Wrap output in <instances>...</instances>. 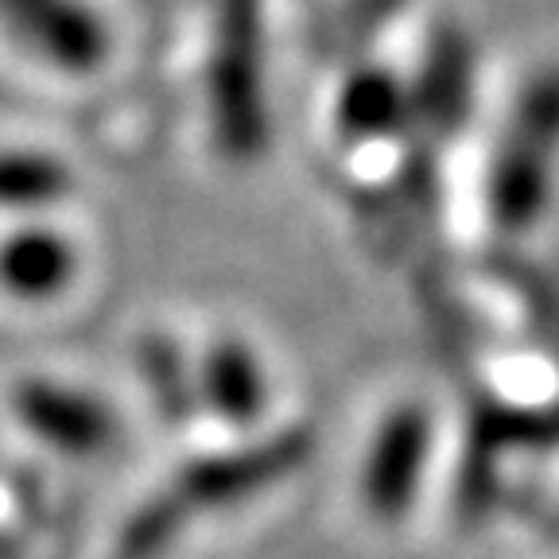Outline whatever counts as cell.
I'll return each instance as SVG.
<instances>
[{
  "mask_svg": "<svg viewBox=\"0 0 559 559\" xmlns=\"http://www.w3.org/2000/svg\"><path fill=\"white\" fill-rule=\"evenodd\" d=\"M79 272V253L70 237L47 226L16 229L0 241V288L24 304H44L70 288Z\"/></svg>",
  "mask_w": 559,
  "mask_h": 559,
  "instance_id": "cell-7",
  "label": "cell"
},
{
  "mask_svg": "<svg viewBox=\"0 0 559 559\" xmlns=\"http://www.w3.org/2000/svg\"><path fill=\"white\" fill-rule=\"evenodd\" d=\"M311 451V431L296 428L276 439H264L257 447H241V451L229 454H206L199 463L183 466L164 493H156L124 524L114 559H159L171 548L175 536L183 533V524L191 516L253 498V493L269 489L272 481L296 474Z\"/></svg>",
  "mask_w": 559,
  "mask_h": 559,
  "instance_id": "cell-1",
  "label": "cell"
},
{
  "mask_svg": "<svg viewBox=\"0 0 559 559\" xmlns=\"http://www.w3.org/2000/svg\"><path fill=\"white\" fill-rule=\"evenodd\" d=\"M210 117L222 152L237 164L269 144L264 102V0H214Z\"/></svg>",
  "mask_w": 559,
  "mask_h": 559,
  "instance_id": "cell-2",
  "label": "cell"
},
{
  "mask_svg": "<svg viewBox=\"0 0 559 559\" xmlns=\"http://www.w3.org/2000/svg\"><path fill=\"white\" fill-rule=\"evenodd\" d=\"M148 377L152 384H156V396L164 401V408L171 412V416H187V393H183V373H179V361H175V354L164 346V342H156L148 354Z\"/></svg>",
  "mask_w": 559,
  "mask_h": 559,
  "instance_id": "cell-14",
  "label": "cell"
},
{
  "mask_svg": "<svg viewBox=\"0 0 559 559\" xmlns=\"http://www.w3.org/2000/svg\"><path fill=\"white\" fill-rule=\"evenodd\" d=\"M416 105L428 109L443 129H454V121L471 105V47L463 44L459 32H443L431 44V59L424 70V82H419Z\"/></svg>",
  "mask_w": 559,
  "mask_h": 559,
  "instance_id": "cell-11",
  "label": "cell"
},
{
  "mask_svg": "<svg viewBox=\"0 0 559 559\" xmlns=\"http://www.w3.org/2000/svg\"><path fill=\"white\" fill-rule=\"evenodd\" d=\"M551 164L556 159L521 140H501L493 167H489V210L506 234H521L544 214L551 191Z\"/></svg>",
  "mask_w": 559,
  "mask_h": 559,
  "instance_id": "cell-9",
  "label": "cell"
},
{
  "mask_svg": "<svg viewBox=\"0 0 559 559\" xmlns=\"http://www.w3.org/2000/svg\"><path fill=\"white\" fill-rule=\"evenodd\" d=\"M0 20L62 74H94L109 59V27L86 0H0Z\"/></svg>",
  "mask_w": 559,
  "mask_h": 559,
  "instance_id": "cell-4",
  "label": "cell"
},
{
  "mask_svg": "<svg viewBox=\"0 0 559 559\" xmlns=\"http://www.w3.org/2000/svg\"><path fill=\"white\" fill-rule=\"evenodd\" d=\"M16 412L44 443L67 454H97L114 443L117 419L97 396L51 381H27L16 393Z\"/></svg>",
  "mask_w": 559,
  "mask_h": 559,
  "instance_id": "cell-5",
  "label": "cell"
},
{
  "mask_svg": "<svg viewBox=\"0 0 559 559\" xmlns=\"http://www.w3.org/2000/svg\"><path fill=\"white\" fill-rule=\"evenodd\" d=\"M509 136L533 144V148L556 156L559 152V67L536 70L516 94Z\"/></svg>",
  "mask_w": 559,
  "mask_h": 559,
  "instance_id": "cell-13",
  "label": "cell"
},
{
  "mask_svg": "<svg viewBox=\"0 0 559 559\" xmlns=\"http://www.w3.org/2000/svg\"><path fill=\"white\" fill-rule=\"evenodd\" d=\"M412 117V94L396 74L381 67H361L338 94V132L349 140H384L401 132Z\"/></svg>",
  "mask_w": 559,
  "mask_h": 559,
  "instance_id": "cell-10",
  "label": "cell"
},
{
  "mask_svg": "<svg viewBox=\"0 0 559 559\" xmlns=\"http://www.w3.org/2000/svg\"><path fill=\"white\" fill-rule=\"evenodd\" d=\"M431 451V416L419 404H396L373 431L361 463V506L373 521L393 524L416 506Z\"/></svg>",
  "mask_w": 559,
  "mask_h": 559,
  "instance_id": "cell-3",
  "label": "cell"
},
{
  "mask_svg": "<svg viewBox=\"0 0 559 559\" xmlns=\"http://www.w3.org/2000/svg\"><path fill=\"white\" fill-rule=\"evenodd\" d=\"M70 191V167L47 152H0V206L39 210Z\"/></svg>",
  "mask_w": 559,
  "mask_h": 559,
  "instance_id": "cell-12",
  "label": "cell"
},
{
  "mask_svg": "<svg viewBox=\"0 0 559 559\" xmlns=\"http://www.w3.org/2000/svg\"><path fill=\"white\" fill-rule=\"evenodd\" d=\"M556 443H559V404H551V408H509V404H493V408L478 412L459 506L478 509L486 501L489 466H493V459L501 451H509V447H556Z\"/></svg>",
  "mask_w": 559,
  "mask_h": 559,
  "instance_id": "cell-6",
  "label": "cell"
},
{
  "mask_svg": "<svg viewBox=\"0 0 559 559\" xmlns=\"http://www.w3.org/2000/svg\"><path fill=\"white\" fill-rule=\"evenodd\" d=\"M199 389L206 408L218 419H226L229 428L257 424L264 404H269V381H264L261 358L237 338H222L210 346V354L202 358Z\"/></svg>",
  "mask_w": 559,
  "mask_h": 559,
  "instance_id": "cell-8",
  "label": "cell"
}]
</instances>
